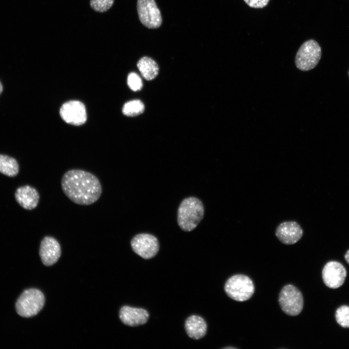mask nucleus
Here are the masks:
<instances>
[{"label":"nucleus","mask_w":349,"mask_h":349,"mask_svg":"<svg viewBox=\"0 0 349 349\" xmlns=\"http://www.w3.org/2000/svg\"><path fill=\"white\" fill-rule=\"evenodd\" d=\"M64 194L73 203L87 206L100 198L102 186L98 178L86 171L73 169L66 172L61 179Z\"/></svg>","instance_id":"f257e3e1"},{"label":"nucleus","mask_w":349,"mask_h":349,"mask_svg":"<svg viewBox=\"0 0 349 349\" xmlns=\"http://www.w3.org/2000/svg\"><path fill=\"white\" fill-rule=\"evenodd\" d=\"M204 214V207L201 200L194 197L186 198L178 209V224L182 230L190 231L196 227Z\"/></svg>","instance_id":"f03ea898"},{"label":"nucleus","mask_w":349,"mask_h":349,"mask_svg":"<svg viewBox=\"0 0 349 349\" xmlns=\"http://www.w3.org/2000/svg\"><path fill=\"white\" fill-rule=\"evenodd\" d=\"M44 303L45 297L41 291L35 288L27 289L17 299L16 311L22 317H32L40 311Z\"/></svg>","instance_id":"7ed1b4c3"},{"label":"nucleus","mask_w":349,"mask_h":349,"mask_svg":"<svg viewBox=\"0 0 349 349\" xmlns=\"http://www.w3.org/2000/svg\"><path fill=\"white\" fill-rule=\"evenodd\" d=\"M226 294L232 299L244 301L249 300L254 292L252 280L247 276L235 275L230 277L224 285Z\"/></svg>","instance_id":"20e7f679"},{"label":"nucleus","mask_w":349,"mask_h":349,"mask_svg":"<svg viewBox=\"0 0 349 349\" xmlns=\"http://www.w3.org/2000/svg\"><path fill=\"white\" fill-rule=\"evenodd\" d=\"M321 57V49L315 40L304 42L298 49L295 59L296 66L302 71H308L314 68L318 63Z\"/></svg>","instance_id":"39448f33"},{"label":"nucleus","mask_w":349,"mask_h":349,"mask_svg":"<svg viewBox=\"0 0 349 349\" xmlns=\"http://www.w3.org/2000/svg\"><path fill=\"white\" fill-rule=\"evenodd\" d=\"M279 302L283 311L289 316L298 315L303 308L302 294L296 287L292 285H287L283 287L279 294Z\"/></svg>","instance_id":"423d86ee"},{"label":"nucleus","mask_w":349,"mask_h":349,"mask_svg":"<svg viewBox=\"0 0 349 349\" xmlns=\"http://www.w3.org/2000/svg\"><path fill=\"white\" fill-rule=\"evenodd\" d=\"M137 8L139 19L144 26L150 29L160 26L161 15L154 0H138Z\"/></svg>","instance_id":"0eeeda50"},{"label":"nucleus","mask_w":349,"mask_h":349,"mask_svg":"<svg viewBox=\"0 0 349 349\" xmlns=\"http://www.w3.org/2000/svg\"><path fill=\"white\" fill-rule=\"evenodd\" d=\"M130 243L133 251L145 259L154 257L159 250L157 238L149 234L136 235L132 238Z\"/></svg>","instance_id":"6e6552de"},{"label":"nucleus","mask_w":349,"mask_h":349,"mask_svg":"<svg viewBox=\"0 0 349 349\" xmlns=\"http://www.w3.org/2000/svg\"><path fill=\"white\" fill-rule=\"evenodd\" d=\"M60 114L66 123L75 126L83 124L87 119L85 106L78 100H71L64 103L60 108Z\"/></svg>","instance_id":"1a4fd4ad"},{"label":"nucleus","mask_w":349,"mask_h":349,"mask_svg":"<svg viewBox=\"0 0 349 349\" xmlns=\"http://www.w3.org/2000/svg\"><path fill=\"white\" fill-rule=\"evenodd\" d=\"M347 271L340 263L331 261L325 264L322 271L323 281L329 288L335 289L344 283Z\"/></svg>","instance_id":"9d476101"},{"label":"nucleus","mask_w":349,"mask_h":349,"mask_svg":"<svg viewBox=\"0 0 349 349\" xmlns=\"http://www.w3.org/2000/svg\"><path fill=\"white\" fill-rule=\"evenodd\" d=\"M61 254V246L54 238L45 237L41 241L39 255L43 263L47 266L55 263Z\"/></svg>","instance_id":"9b49d317"},{"label":"nucleus","mask_w":349,"mask_h":349,"mask_svg":"<svg viewBox=\"0 0 349 349\" xmlns=\"http://www.w3.org/2000/svg\"><path fill=\"white\" fill-rule=\"evenodd\" d=\"M275 235L283 243L293 244L302 237L303 230L298 223L295 221H287L281 223L276 228Z\"/></svg>","instance_id":"f8f14e48"},{"label":"nucleus","mask_w":349,"mask_h":349,"mask_svg":"<svg viewBox=\"0 0 349 349\" xmlns=\"http://www.w3.org/2000/svg\"><path fill=\"white\" fill-rule=\"evenodd\" d=\"M148 312L143 308L123 306L119 312V317L125 325L137 326L145 324L149 318Z\"/></svg>","instance_id":"ddd939ff"},{"label":"nucleus","mask_w":349,"mask_h":349,"mask_svg":"<svg viewBox=\"0 0 349 349\" xmlns=\"http://www.w3.org/2000/svg\"><path fill=\"white\" fill-rule=\"evenodd\" d=\"M15 197L18 204L27 210L36 208L40 199L37 190L29 185L18 188L15 193Z\"/></svg>","instance_id":"4468645a"},{"label":"nucleus","mask_w":349,"mask_h":349,"mask_svg":"<svg viewBox=\"0 0 349 349\" xmlns=\"http://www.w3.org/2000/svg\"><path fill=\"white\" fill-rule=\"evenodd\" d=\"M185 328L188 335L195 340L203 337L206 334L207 325L201 317L192 315L186 320Z\"/></svg>","instance_id":"2eb2a0df"},{"label":"nucleus","mask_w":349,"mask_h":349,"mask_svg":"<svg viewBox=\"0 0 349 349\" xmlns=\"http://www.w3.org/2000/svg\"><path fill=\"white\" fill-rule=\"evenodd\" d=\"M137 66L142 77L147 80L154 79L159 74L158 64L154 60L148 57L141 58L138 61Z\"/></svg>","instance_id":"dca6fc26"},{"label":"nucleus","mask_w":349,"mask_h":349,"mask_svg":"<svg viewBox=\"0 0 349 349\" xmlns=\"http://www.w3.org/2000/svg\"><path fill=\"white\" fill-rule=\"evenodd\" d=\"M19 172V165L14 158L0 154V173L9 177H14Z\"/></svg>","instance_id":"f3484780"},{"label":"nucleus","mask_w":349,"mask_h":349,"mask_svg":"<svg viewBox=\"0 0 349 349\" xmlns=\"http://www.w3.org/2000/svg\"><path fill=\"white\" fill-rule=\"evenodd\" d=\"M144 111V105L140 100L135 99L126 103L122 108L123 113L127 116H136Z\"/></svg>","instance_id":"a211bd4d"},{"label":"nucleus","mask_w":349,"mask_h":349,"mask_svg":"<svg viewBox=\"0 0 349 349\" xmlns=\"http://www.w3.org/2000/svg\"><path fill=\"white\" fill-rule=\"evenodd\" d=\"M335 317L337 323L345 328H349V306L343 305L336 311Z\"/></svg>","instance_id":"6ab92c4d"},{"label":"nucleus","mask_w":349,"mask_h":349,"mask_svg":"<svg viewBox=\"0 0 349 349\" xmlns=\"http://www.w3.org/2000/svg\"><path fill=\"white\" fill-rule=\"evenodd\" d=\"M127 83L129 88L135 92L141 90L143 86L141 77L134 72H131L128 74Z\"/></svg>","instance_id":"aec40b11"},{"label":"nucleus","mask_w":349,"mask_h":349,"mask_svg":"<svg viewBox=\"0 0 349 349\" xmlns=\"http://www.w3.org/2000/svg\"><path fill=\"white\" fill-rule=\"evenodd\" d=\"M114 0H91V7L98 12L108 11L112 5Z\"/></svg>","instance_id":"412c9836"},{"label":"nucleus","mask_w":349,"mask_h":349,"mask_svg":"<svg viewBox=\"0 0 349 349\" xmlns=\"http://www.w3.org/2000/svg\"><path fill=\"white\" fill-rule=\"evenodd\" d=\"M250 7L253 8H263L269 3L270 0H243Z\"/></svg>","instance_id":"4be33fe9"},{"label":"nucleus","mask_w":349,"mask_h":349,"mask_svg":"<svg viewBox=\"0 0 349 349\" xmlns=\"http://www.w3.org/2000/svg\"><path fill=\"white\" fill-rule=\"evenodd\" d=\"M345 258L347 262L349 264V250L346 252L345 255Z\"/></svg>","instance_id":"5701e85b"},{"label":"nucleus","mask_w":349,"mask_h":349,"mask_svg":"<svg viewBox=\"0 0 349 349\" xmlns=\"http://www.w3.org/2000/svg\"><path fill=\"white\" fill-rule=\"evenodd\" d=\"M2 91H3L2 84L1 83V82L0 81V95L1 93H2Z\"/></svg>","instance_id":"b1692460"},{"label":"nucleus","mask_w":349,"mask_h":349,"mask_svg":"<svg viewBox=\"0 0 349 349\" xmlns=\"http://www.w3.org/2000/svg\"><path fill=\"white\" fill-rule=\"evenodd\" d=\"M224 349H236V348L232 347H228L224 348Z\"/></svg>","instance_id":"393cba45"},{"label":"nucleus","mask_w":349,"mask_h":349,"mask_svg":"<svg viewBox=\"0 0 349 349\" xmlns=\"http://www.w3.org/2000/svg\"></svg>","instance_id":"a878e982"}]
</instances>
